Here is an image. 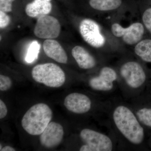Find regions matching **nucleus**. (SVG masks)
I'll return each instance as SVG.
<instances>
[{
	"mask_svg": "<svg viewBox=\"0 0 151 151\" xmlns=\"http://www.w3.org/2000/svg\"><path fill=\"white\" fill-rule=\"evenodd\" d=\"M64 105L68 110L76 114H84L89 111L92 102L88 96L81 93H71L65 97Z\"/></svg>",
	"mask_w": 151,
	"mask_h": 151,
	"instance_id": "9b49d317",
	"label": "nucleus"
},
{
	"mask_svg": "<svg viewBox=\"0 0 151 151\" xmlns=\"http://www.w3.org/2000/svg\"><path fill=\"white\" fill-rule=\"evenodd\" d=\"M10 22V18L6 12L0 11V28L4 29L7 27Z\"/></svg>",
	"mask_w": 151,
	"mask_h": 151,
	"instance_id": "4be33fe9",
	"label": "nucleus"
},
{
	"mask_svg": "<svg viewBox=\"0 0 151 151\" xmlns=\"http://www.w3.org/2000/svg\"><path fill=\"white\" fill-rule=\"evenodd\" d=\"M120 73L127 85L134 89L141 87L147 78L142 66L136 61H129L124 63L120 68Z\"/></svg>",
	"mask_w": 151,
	"mask_h": 151,
	"instance_id": "0eeeda50",
	"label": "nucleus"
},
{
	"mask_svg": "<svg viewBox=\"0 0 151 151\" xmlns=\"http://www.w3.org/2000/svg\"><path fill=\"white\" fill-rule=\"evenodd\" d=\"M14 0H0V11L6 13L10 12L12 10V3Z\"/></svg>",
	"mask_w": 151,
	"mask_h": 151,
	"instance_id": "412c9836",
	"label": "nucleus"
},
{
	"mask_svg": "<svg viewBox=\"0 0 151 151\" xmlns=\"http://www.w3.org/2000/svg\"><path fill=\"white\" fill-rule=\"evenodd\" d=\"M81 139L84 143L80 151H111L113 144L111 139L104 134L90 129H85L80 133Z\"/></svg>",
	"mask_w": 151,
	"mask_h": 151,
	"instance_id": "20e7f679",
	"label": "nucleus"
},
{
	"mask_svg": "<svg viewBox=\"0 0 151 151\" xmlns=\"http://www.w3.org/2000/svg\"><path fill=\"white\" fill-rule=\"evenodd\" d=\"M145 29L142 23L137 22L127 27H123L118 23H114L111 26V30L114 36L122 38L126 44L132 45L137 44L142 40Z\"/></svg>",
	"mask_w": 151,
	"mask_h": 151,
	"instance_id": "39448f33",
	"label": "nucleus"
},
{
	"mask_svg": "<svg viewBox=\"0 0 151 151\" xmlns=\"http://www.w3.org/2000/svg\"><path fill=\"white\" fill-rule=\"evenodd\" d=\"M113 116L116 127L127 140L134 145L142 143L145 137L144 129L129 108L120 105L114 110Z\"/></svg>",
	"mask_w": 151,
	"mask_h": 151,
	"instance_id": "f257e3e1",
	"label": "nucleus"
},
{
	"mask_svg": "<svg viewBox=\"0 0 151 151\" xmlns=\"http://www.w3.org/2000/svg\"><path fill=\"white\" fill-rule=\"evenodd\" d=\"M40 48V45L37 41H32L29 47L25 57L26 61L31 63L37 59Z\"/></svg>",
	"mask_w": 151,
	"mask_h": 151,
	"instance_id": "f3484780",
	"label": "nucleus"
},
{
	"mask_svg": "<svg viewBox=\"0 0 151 151\" xmlns=\"http://www.w3.org/2000/svg\"><path fill=\"white\" fill-rule=\"evenodd\" d=\"M63 135V128L60 124L50 122L40 134V141L41 145L46 148H53L60 144Z\"/></svg>",
	"mask_w": 151,
	"mask_h": 151,
	"instance_id": "1a4fd4ad",
	"label": "nucleus"
},
{
	"mask_svg": "<svg viewBox=\"0 0 151 151\" xmlns=\"http://www.w3.org/2000/svg\"><path fill=\"white\" fill-rule=\"evenodd\" d=\"M122 0H90L89 4L94 9L101 12L115 10L122 5Z\"/></svg>",
	"mask_w": 151,
	"mask_h": 151,
	"instance_id": "dca6fc26",
	"label": "nucleus"
},
{
	"mask_svg": "<svg viewBox=\"0 0 151 151\" xmlns=\"http://www.w3.org/2000/svg\"><path fill=\"white\" fill-rule=\"evenodd\" d=\"M43 48L45 53L48 57L59 63H67V54L60 44L56 40L47 39L44 42Z\"/></svg>",
	"mask_w": 151,
	"mask_h": 151,
	"instance_id": "f8f14e48",
	"label": "nucleus"
},
{
	"mask_svg": "<svg viewBox=\"0 0 151 151\" xmlns=\"http://www.w3.org/2000/svg\"><path fill=\"white\" fill-rule=\"evenodd\" d=\"M12 82L8 76H6L0 75V90L1 91H6L12 87Z\"/></svg>",
	"mask_w": 151,
	"mask_h": 151,
	"instance_id": "aec40b11",
	"label": "nucleus"
},
{
	"mask_svg": "<svg viewBox=\"0 0 151 151\" xmlns=\"http://www.w3.org/2000/svg\"><path fill=\"white\" fill-rule=\"evenodd\" d=\"M60 29V24L57 19L44 15L38 17L34 32L36 36L40 38L53 39L58 37Z\"/></svg>",
	"mask_w": 151,
	"mask_h": 151,
	"instance_id": "6e6552de",
	"label": "nucleus"
},
{
	"mask_svg": "<svg viewBox=\"0 0 151 151\" xmlns=\"http://www.w3.org/2000/svg\"><path fill=\"white\" fill-rule=\"evenodd\" d=\"M134 52L143 61L151 63V38L144 39L135 45Z\"/></svg>",
	"mask_w": 151,
	"mask_h": 151,
	"instance_id": "2eb2a0df",
	"label": "nucleus"
},
{
	"mask_svg": "<svg viewBox=\"0 0 151 151\" xmlns=\"http://www.w3.org/2000/svg\"><path fill=\"white\" fill-rule=\"evenodd\" d=\"M51 0H34L26 6L25 12L31 17L35 18L47 15L51 12Z\"/></svg>",
	"mask_w": 151,
	"mask_h": 151,
	"instance_id": "4468645a",
	"label": "nucleus"
},
{
	"mask_svg": "<svg viewBox=\"0 0 151 151\" xmlns=\"http://www.w3.org/2000/svg\"><path fill=\"white\" fill-rule=\"evenodd\" d=\"M32 75L36 82L52 88L60 87L65 81L64 71L58 65L53 63L36 65L33 68Z\"/></svg>",
	"mask_w": 151,
	"mask_h": 151,
	"instance_id": "7ed1b4c3",
	"label": "nucleus"
},
{
	"mask_svg": "<svg viewBox=\"0 0 151 151\" xmlns=\"http://www.w3.org/2000/svg\"><path fill=\"white\" fill-rule=\"evenodd\" d=\"M79 29L81 37L89 45L95 48H100L105 45L106 40L96 22L91 19H84L80 22Z\"/></svg>",
	"mask_w": 151,
	"mask_h": 151,
	"instance_id": "423d86ee",
	"label": "nucleus"
},
{
	"mask_svg": "<svg viewBox=\"0 0 151 151\" xmlns=\"http://www.w3.org/2000/svg\"><path fill=\"white\" fill-rule=\"evenodd\" d=\"M1 147H2V146H1V145H0V150H1Z\"/></svg>",
	"mask_w": 151,
	"mask_h": 151,
	"instance_id": "393cba45",
	"label": "nucleus"
},
{
	"mask_svg": "<svg viewBox=\"0 0 151 151\" xmlns=\"http://www.w3.org/2000/svg\"><path fill=\"white\" fill-rule=\"evenodd\" d=\"M117 79L116 71L110 67H103L98 76L90 79L89 86L97 91H110L113 88V82Z\"/></svg>",
	"mask_w": 151,
	"mask_h": 151,
	"instance_id": "9d476101",
	"label": "nucleus"
},
{
	"mask_svg": "<svg viewBox=\"0 0 151 151\" xmlns=\"http://www.w3.org/2000/svg\"><path fill=\"white\" fill-rule=\"evenodd\" d=\"M142 20L145 28L151 35V7L148 8L144 11Z\"/></svg>",
	"mask_w": 151,
	"mask_h": 151,
	"instance_id": "6ab92c4d",
	"label": "nucleus"
},
{
	"mask_svg": "<svg viewBox=\"0 0 151 151\" xmlns=\"http://www.w3.org/2000/svg\"><path fill=\"white\" fill-rule=\"evenodd\" d=\"M8 113V109L4 103L1 100H0V119L4 118Z\"/></svg>",
	"mask_w": 151,
	"mask_h": 151,
	"instance_id": "5701e85b",
	"label": "nucleus"
},
{
	"mask_svg": "<svg viewBox=\"0 0 151 151\" xmlns=\"http://www.w3.org/2000/svg\"><path fill=\"white\" fill-rule=\"evenodd\" d=\"M51 109L46 104L38 103L29 109L22 119V127L33 136L40 135L52 118Z\"/></svg>",
	"mask_w": 151,
	"mask_h": 151,
	"instance_id": "f03ea898",
	"label": "nucleus"
},
{
	"mask_svg": "<svg viewBox=\"0 0 151 151\" xmlns=\"http://www.w3.org/2000/svg\"><path fill=\"white\" fill-rule=\"evenodd\" d=\"M137 116L141 123L151 127V108H141L137 111Z\"/></svg>",
	"mask_w": 151,
	"mask_h": 151,
	"instance_id": "a211bd4d",
	"label": "nucleus"
},
{
	"mask_svg": "<svg viewBox=\"0 0 151 151\" xmlns=\"http://www.w3.org/2000/svg\"><path fill=\"white\" fill-rule=\"evenodd\" d=\"M1 151H16L15 149L14 148L10 146H6L2 148Z\"/></svg>",
	"mask_w": 151,
	"mask_h": 151,
	"instance_id": "b1692460",
	"label": "nucleus"
},
{
	"mask_svg": "<svg viewBox=\"0 0 151 151\" xmlns=\"http://www.w3.org/2000/svg\"><path fill=\"white\" fill-rule=\"evenodd\" d=\"M71 53L78 66L82 69H91L96 65V61L94 57L82 47H74Z\"/></svg>",
	"mask_w": 151,
	"mask_h": 151,
	"instance_id": "ddd939ff",
	"label": "nucleus"
}]
</instances>
